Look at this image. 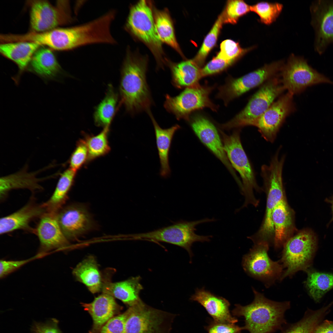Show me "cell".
I'll use <instances>...</instances> for the list:
<instances>
[{"label":"cell","mask_w":333,"mask_h":333,"mask_svg":"<svg viewBox=\"0 0 333 333\" xmlns=\"http://www.w3.org/2000/svg\"><path fill=\"white\" fill-rule=\"evenodd\" d=\"M253 290V302L244 306L236 304L232 311L233 316L244 318L243 330L249 333H273L281 331L287 324L285 313L290 307V302L272 301L254 288Z\"/></svg>","instance_id":"1"},{"label":"cell","mask_w":333,"mask_h":333,"mask_svg":"<svg viewBox=\"0 0 333 333\" xmlns=\"http://www.w3.org/2000/svg\"><path fill=\"white\" fill-rule=\"evenodd\" d=\"M147 62L128 54L123 63L120 86L121 104L133 113L150 112L152 99L147 83Z\"/></svg>","instance_id":"2"},{"label":"cell","mask_w":333,"mask_h":333,"mask_svg":"<svg viewBox=\"0 0 333 333\" xmlns=\"http://www.w3.org/2000/svg\"><path fill=\"white\" fill-rule=\"evenodd\" d=\"M285 159L273 157L269 165L261 168L264 187L266 195V207L264 219L258 230L248 237L253 242L263 241L269 245L273 242L274 229L272 219L273 211L277 204L285 196L282 179V170Z\"/></svg>","instance_id":"3"},{"label":"cell","mask_w":333,"mask_h":333,"mask_svg":"<svg viewBox=\"0 0 333 333\" xmlns=\"http://www.w3.org/2000/svg\"><path fill=\"white\" fill-rule=\"evenodd\" d=\"M222 142L225 151L232 166L239 174L242 179V194L245 200L242 206L238 209L246 207L249 204L256 207L259 201L256 199L254 190L260 191L261 188L257 182L254 170L241 143L239 129L228 135L221 130Z\"/></svg>","instance_id":"4"},{"label":"cell","mask_w":333,"mask_h":333,"mask_svg":"<svg viewBox=\"0 0 333 333\" xmlns=\"http://www.w3.org/2000/svg\"><path fill=\"white\" fill-rule=\"evenodd\" d=\"M214 218H205L193 221L180 220L172 224L146 232L131 234L129 237L135 240H145L166 243L186 250L191 257L193 256L191 247L196 242H209L211 235H198L195 233L196 226L202 223L215 221Z\"/></svg>","instance_id":"5"},{"label":"cell","mask_w":333,"mask_h":333,"mask_svg":"<svg viewBox=\"0 0 333 333\" xmlns=\"http://www.w3.org/2000/svg\"><path fill=\"white\" fill-rule=\"evenodd\" d=\"M317 238L312 230L304 228L298 231L284 244L282 263L283 271L281 281L297 272L306 271L310 266L317 249Z\"/></svg>","instance_id":"6"},{"label":"cell","mask_w":333,"mask_h":333,"mask_svg":"<svg viewBox=\"0 0 333 333\" xmlns=\"http://www.w3.org/2000/svg\"><path fill=\"white\" fill-rule=\"evenodd\" d=\"M285 90L279 74L269 79L251 97L245 107L232 119L220 125L224 130L251 126Z\"/></svg>","instance_id":"7"},{"label":"cell","mask_w":333,"mask_h":333,"mask_svg":"<svg viewBox=\"0 0 333 333\" xmlns=\"http://www.w3.org/2000/svg\"><path fill=\"white\" fill-rule=\"evenodd\" d=\"M279 76L285 90L293 96L312 85L322 83L333 84V82L313 68L303 57L294 55L284 64Z\"/></svg>","instance_id":"8"},{"label":"cell","mask_w":333,"mask_h":333,"mask_svg":"<svg viewBox=\"0 0 333 333\" xmlns=\"http://www.w3.org/2000/svg\"><path fill=\"white\" fill-rule=\"evenodd\" d=\"M213 88V86L202 85L198 83L186 88L175 97L167 94L164 107L178 120L189 121L190 114L196 110L204 108H209L214 111L217 110V106L209 97Z\"/></svg>","instance_id":"9"},{"label":"cell","mask_w":333,"mask_h":333,"mask_svg":"<svg viewBox=\"0 0 333 333\" xmlns=\"http://www.w3.org/2000/svg\"><path fill=\"white\" fill-rule=\"evenodd\" d=\"M249 251L243 257L242 265L249 276L263 282L269 287L279 280L284 271L280 261H273L269 257L268 252L269 244L265 241L254 243Z\"/></svg>","instance_id":"10"},{"label":"cell","mask_w":333,"mask_h":333,"mask_svg":"<svg viewBox=\"0 0 333 333\" xmlns=\"http://www.w3.org/2000/svg\"><path fill=\"white\" fill-rule=\"evenodd\" d=\"M284 63L282 60L266 64L263 67L237 78H229L220 87L217 97L227 105L230 101L263 84L279 74Z\"/></svg>","instance_id":"11"},{"label":"cell","mask_w":333,"mask_h":333,"mask_svg":"<svg viewBox=\"0 0 333 333\" xmlns=\"http://www.w3.org/2000/svg\"><path fill=\"white\" fill-rule=\"evenodd\" d=\"M30 23L32 31L43 32L67 23L71 20L69 3L58 1L53 5L47 1L30 2Z\"/></svg>","instance_id":"12"},{"label":"cell","mask_w":333,"mask_h":333,"mask_svg":"<svg viewBox=\"0 0 333 333\" xmlns=\"http://www.w3.org/2000/svg\"><path fill=\"white\" fill-rule=\"evenodd\" d=\"M295 110L293 95L287 92L280 96L251 126L257 128L265 140L273 142L286 117Z\"/></svg>","instance_id":"13"},{"label":"cell","mask_w":333,"mask_h":333,"mask_svg":"<svg viewBox=\"0 0 333 333\" xmlns=\"http://www.w3.org/2000/svg\"><path fill=\"white\" fill-rule=\"evenodd\" d=\"M126 26L134 36L151 48L159 52L162 50L152 10L146 1H140L131 8Z\"/></svg>","instance_id":"14"},{"label":"cell","mask_w":333,"mask_h":333,"mask_svg":"<svg viewBox=\"0 0 333 333\" xmlns=\"http://www.w3.org/2000/svg\"><path fill=\"white\" fill-rule=\"evenodd\" d=\"M310 10L311 24L315 33L314 49L322 54L333 43V0L314 1Z\"/></svg>","instance_id":"15"},{"label":"cell","mask_w":333,"mask_h":333,"mask_svg":"<svg viewBox=\"0 0 333 333\" xmlns=\"http://www.w3.org/2000/svg\"><path fill=\"white\" fill-rule=\"evenodd\" d=\"M123 333H162L163 311L151 307L141 300L127 310Z\"/></svg>","instance_id":"16"},{"label":"cell","mask_w":333,"mask_h":333,"mask_svg":"<svg viewBox=\"0 0 333 333\" xmlns=\"http://www.w3.org/2000/svg\"><path fill=\"white\" fill-rule=\"evenodd\" d=\"M189 121L193 130L200 140L221 161L237 184H240L241 181L228 160L222 141L214 125L207 118L199 114L193 116Z\"/></svg>","instance_id":"17"},{"label":"cell","mask_w":333,"mask_h":333,"mask_svg":"<svg viewBox=\"0 0 333 333\" xmlns=\"http://www.w3.org/2000/svg\"><path fill=\"white\" fill-rule=\"evenodd\" d=\"M35 234L40 243L39 254L45 255L54 250L65 248L69 244L56 213L46 212L40 218Z\"/></svg>","instance_id":"18"},{"label":"cell","mask_w":333,"mask_h":333,"mask_svg":"<svg viewBox=\"0 0 333 333\" xmlns=\"http://www.w3.org/2000/svg\"><path fill=\"white\" fill-rule=\"evenodd\" d=\"M56 215L62 231L68 240L76 238L92 226L89 212L81 205L71 204L62 208Z\"/></svg>","instance_id":"19"},{"label":"cell","mask_w":333,"mask_h":333,"mask_svg":"<svg viewBox=\"0 0 333 333\" xmlns=\"http://www.w3.org/2000/svg\"><path fill=\"white\" fill-rule=\"evenodd\" d=\"M32 197L25 205L14 212L0 219V234L3 235L18 230L35 234V229L30 226L33 220L40 218L46 212L42 204L36 203Z\"/></svg>","instance_id":"20"},{"label":"cell","mask_w":333,"mask_h":333,"mask_svg":"<svg viewBox=\"0 0 333 333\" xmlns=\"http://www.w3.org/2000/svg\"><path fill=\"white\" fill-rule=\"evenodd\" d=\"M272 219L274 229L273 243L276 249L283 247L298 231L295 224L294 211L285 196L274 208Z\"/></svg>","instance_id":"21"},{"label":"cell","mask_w":333,"mask_h":333,"mask_svg":"<svg viewBox=\"0 0 333 333\" xmlns=\"http://www.w3.org/2000/svg\"><path fill=\"white\" fill-rule=\"evenodd\" d=\"M190 299L202 306L215 321L231 323L238 321L230 312V303L228 300L206 290L204 288L196 289Z\"/></svg>","instance_id":"22"},{"label":"cell","mask_w":333,"mask_h":333,"mask_svg":"<svg viewBox=\"0 0 333 333\" xmlns=\"http://www.w3.org/2000/svg\"><path fill=\"white\" fill-rule=\"evenodd\" d=\"M109 279H104L102 289L103 293L119 299L129 307L142 300L139 294L143 287L141 283L140 276L131 277L116 282H112Z\"/></svg>","instance_id":"23"},{"label":"cell","mask_w":333,"mask_h":333,"mask_svg":"<svg viewBox=\"0 0 333 333\" xmlns=\"http://www.w3.org/2000/svg\"><path fill=\"white\" fill-rule=\"evenodd\" d=\"M41 46L35 42L19 41L2 43L0 52L2 55L14 62L18 68V75L14 79L18 83L22 74L30 63L36 51Z\"/></svg>","instance_id":"24"},{"label":"cell","mask_w":333,"mask_h":333,"mask_svg":"<svg viewBox=\"0 0 333 333\" xmlns=\"http://www.w3.org/2000/svg\"><path fill=\"white\" fill-rule=\"evenodd\" d=\"M25 166L20 171L0 179V200L3 201L12 190L25 189L33 193L42 191L43 187L39 182L45 179L36 177L37 171L29 172Z\"/></svg>","instance_id":"25"},{"label":"cell","mask_w":333,"mask_h":333,"mask_svg":"<svg viewBox=\"0 0 333 333\" xmlns=\"http://www.w3.org/2000/svg\"><path fill=\"white\" fill-rule=\"evenodd\" d=\"M82 306L91 315L93 321L94 329H99L113 317L119 307L111 295L105 293L95 298L89 303H83Z\"/></svg>","instance_id":"26"},{"label":"cell","mask_w":333,"mask_h":333,"mask_svg":"<svg viewBox=\"0 0 333 333\" xmlns=\"http://www.w3.org/2000/svg\"><path fill=\"white\" fill-rule=\"evenodd\" d=\"M151 119L155 130L156 143L160 164V175L164 178L170 175L171 170L169 164V156L172 141L175 132L180 127L177 124L167 129L159 126L152 114L148 113Z\"/></svg>","instance_id":"27"},{"label":"cell","mask_w":333,"mask_h":333,"mask_svg":"<svg viewBox=\"0 0 333 333\" xmlns=\"http://www.w3.org/2000/svg\"><path fill=\"white\" fill-rule=\"evenodd\" d=\"M30 64L33 72L45 80L56 79L61 72L54 54L47 48H39L34 54Z\"/></svg>","instance_id":"28"},{"label":"cell","mask_w":333,"mask_h":333,"mask_svg":"<svg viewBox=\"0 0 333 333\" xmlns=\"http://www.w3.org/2000/svg\"><path fill=\"white\" fill-rule=\"evenodd\" d=\"M98 266L94 257L90 256L78 264L72 272L76 279L93 294L102 290L103 285L104 279Z\"/></svg>","instance_id":"29"},{"label":"cell","mask_w":333,"mask_h":333,"mask_svg":"<svg viewBox=\"0 0 333 333\" xmlns=\"http://www.w3.org/2000/svg\"><path fill=\"white\" fill-rule=\"evenodd\" d=\"M170 67L172 84L177 88L194 85L202 77L201 69L192 60L171 64Z\"/></svg>","instance_id":"30"},{"label":"cell","mask_w":333,"mask_h":333,"mask_svg":"<svg viewBox=\"0 0 333 333\" xmlns=\"http://www.w3.org/2000/svg\"><path fill=\"white\" fill-rule=\"evenodd\" d=\"M76 172L69 168L61 174L52 195L42 204L47 212L57 213L62 208L74 181Z\"/></svg>","instance_id":"31"},{"label":"cell","mask_w":333,"mask_h":333,"mask_svg":"<svg viewBox=\"0 0 333 333\" xmlns=\"http://www.w3.org/2000/svg\"><path fill=\"white\" fill-rule=\"evenodd\" d=\"M305 285L309 295L318 302L327 292L333 288V273L308 269Z\"/></svg>","instance_id":"32"},{"label":"cell","mask_w":333,"mask_h":333,"mask_svg":"<svg viewBox=\"0 0 333 333\" xmlns=\"http://www.w3.org/2000/svg\"><path fill=\"white\" fill-rule=\"evenodd\" d=\"M118 101L117 94L111 85H109L106 95L97 106L94 114L96 125L109 127L116 110Z\"/></svg>","instance_id":"33"},{"label":"cell","mask_w":333,"mask_h":333,"mask_svg":"<svg viewBox=\"0 0 333 333\" xmlns=\"http://www.w3.org/2000/svg\"><path fill=\"white\" fill-rule=\"evenodd\" d=\"M154 20L156 33L161 42L168 45L182 55L176 40L171 19L167 12L156 11Z\"/></svg>","instance_id":"34"},{"label":"cell","mask_w":333,"mask_h":333,"mask_svg":"<svg viewBox=\"0 0 333 333\" xmlns=\"http://www.w3.org/2000/svg\"><path fill=\"white\" fill-rule=\"evenodd\" d=\"M322 319V316L319 312L308 310L299 321L287 323L281 330V333H312Z\"/></svg>","instance_id":"35"},{"label":"cell","mask_w":333,"mask_h":333,"mask_svg":"<svg viewBox=\"0 0 333 333\" xmlns=\"http://www.w3.org/2000/svg\"><path fill=\"white\" fill-rule=\"evenodd\" d=\"M224 23L223 16L222 13L218 17L212 28L205 37L197 54L192 60L200 68L204 64L209 52L216 44Z\"/></svg>","instance_id":"36"},{"label":"cell","mask_w":333,"mask_h":333,"mask_svg":"<svg viewBox=\"0 0 333 333\" xmlns=\"http://www.w3.org/2000/svg\"><path fill=\"white\" fill-rule=\"evenodd\" d=\"M109 127L104 128L99 134L87 137L85 141L90 160L104 155L108 153L110 148L108 140Z\"/></svg>","instance_id":"37"},{"label":"cell","mask_w":333,"mask_h":333,"mask_svg":"<svg viewBox=\"0 0 333 333\" xmlns=\"http://www.w3.org/2000/svg\"><path fill=\"white\" fill-rule=\"evenodd\" d=\"M283 8V5L277 2H261L250 6V11L256 14L259 21L266 25L274 22L279 16Z\"/></svg>","instance_id":"38"},{"label":"cell","mask_w":333,"mask_h":333,"mask_svg":"<svg viewBox=\"0 0 333 333\" xmlns=\"http://www.w3.org/2000/svg\"><path fill=\"white\" fill-rule=\"evenodd\" d=\"M250 11V6L243 0L228 1L225 10L222 13L224 23H236L240 18Z\"/></svg>","instance_id":"39"},{"label":"cell","mask_w":333,"mask_h":333,"mask_svg":"<svg viewBox=\"0 0 333 333\" xmlns=\"http://www.w3.org/2000/svg\"><path fill=\"white\" fill-rule=\"evenodd\" d=\"M253 47L243 49L238 43L231 39H226L221 43L220 51L216 57L227 61H235Z\"/></svg>","instance_id":"40"},{"label":"cell","mask_w":333,"mask_h":333,"mask_svg":"<svg viewBox=\"0 0 333 333\" xmlns=\"http://www.w3.org/2000/svg\"><path fill=\"white\" fill-rule=\"evenodd\" d=\"M88 158V152L85 141L81 140L78 143L69 159L70 168L76 172Z\"/></svg>","instance_id":"41"},{"label":"cell","mask_w":333,"mask_h":333,"mask_svg":"<svg viewBox=\"0 0 333 333\" xmlns=\"http://www.w3.org/2000/svg\"><path fill=\"white\" fill-rule=\"evenodd\" d=\"M43 255L38 253L37 255L29 258L21 260L6 261L1 260L0 261V278H5L26 264L40 258Z\"/></svg>","instance_id":"42"},{"label":"cell","mask_w":333,"mask_h":333,"mask_svg":"<svg viewBox=\"0 0 333 333\" xmlns=\"http://www.w3.org/2000/svg\"><path fill=\"white\" fill-rule=\"evenodd\" d=\"M127 315L126 310L124 313L112 317L102 327L100 333H123Z\"/></svg>","instance_id":"43"},{"label":"cell","mask_w":333,"mask_h":333,"mask_svg":"<svg viewBox=\"0 0 333 333\" xmlns=\"http://www.w3.org/2000/svg\"><path fill=\"white\" fill-rule=\"evenodd\" d=\"M234 62L233 61H227L215 57L201 69L202 77L222 72L231 65Z\"/></svg>","instance_id":"44"},{"label":"cell","mask_w":333,"mask_h":333,"mask_svg":"<svg viewBox=\"0 0 333 333\" xmlns=\"http://www.w3.org/2000/svg\"><path fill=\"white\" fill-rule=\"evenodd\" d=\"M205 329L208 333H241L243 330L242 327L235 323L219 322L214 320L211 321Z\"/></svg>","instance_id":"45"},{"label":"cell","mask_w":333,"mask_h":333,"mask_svg":"<svg viewBox=\"0 0 333 333\" xmlns=\"http://www.w3.org/2000/svg\"><path fill=\"white\" fill-rule=\"evenodd\" d=\"M55 323H36L32 328L33 333H60Z\"/></svg>","instance_id":"46"},{"label":"cell","mask_w":333,"mask_h":333,"mask_svg":"<svg viewBox=\"0 0 333 333\" xmlns=\"http://www.w3.org/2000/svg\"><path fill=\"white\" fill-rule=\"evenodd\" d=\"M312 333H333V321H324L315 327Z\"/></svg>","instance_id":"47"},{"label":"cell","mask_w":333,"mask_h":333,"mask_svg":"<svg viewBox=\"0 0 333 333\" xmlns=\"http://www.w3.org/2000/svg\"><path fill=\"white\" fill-rule=\"evenodd\" d=\"M325 201L328 203H330L331 204V212L332 214V217L329 223L327 224V226L329 225V224L333 221V195L330 197L329 198H326Z\"/></svg>","instance_id":"48"}]
</instances>
